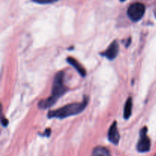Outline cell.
<instances>
[{
	"instance_id": "3957f363",
	"label": "cell",
	"mask_w": 156,
	"mask_h": 156,
	"mask_svg": "<svg viewBox=\"0 0 156 156\" xmlns=\"http://www.w3.org/2000/svg\"><path fill=\"white\" fill-rule=\"evenodd\" d=\"M146 7L143 3L136 2L131 5L127 10V15L133 21H138L143 18Z\"/></svg>"
},
{
	"instance_id": "6da1fadb",
	"label": "cell",
	"mask_w": 156,
	"mask_h": 156,
	"mask_svg": "<svg viewBox=\"0 0 156 156\" xmlns=\"http://www.w3.org/2000/svg\"><path fill=\"white\" fill-rule=\"evenodd\" d=\"M68 91V88L64 84V72L59 71L53 80L52 93L50 97L40 101L38 107L41 110H46L53 106L56 101Z\"/></svg>"
},
{
	"instance_id": "277c9868",
	"label": "cell",
	"mask_w": 156,
	"mask_h": 156,
	"mask_svg": "<svg viewBox=\"0 0 156 156\" xmlns=\"http://www.w3.org/2000/svg\"><path fill=\"white\" fill-rule=\"evenodd\" d=\"M140 137L137 143V150L140 152H147L150 150L151 141L147 136V127H144L141 129L140 134Z\"/></svg>"
},
{
	"instance_id": "ba28073f",
	"label": "cell",
	"mask_w": 156,
	"mask_h": 156,
	"mask_svg": "<svg viewBox=\"0 0 156 156\" xmlns=\"http://www.w3.org/2000/svg\"><path fill=\"white\" fill-rule=\"evenodd\" d=\"M91 156H111L109 150L103 146H98L94 148Z\"/></svg>"
},
{
	"instance_id": "8fae6325",
	"label": "cell",
	"mask_w": 156,
	"mask_h": 156,
	"mask_svg": "<svg viewBox=\"0 0 156 156\" xmlns=\"http://www.w3.org/2000/svg\"><path fill=\"white\" fill-rule=\"evenodd\" d=\"M8 119H6L5 118H4V116H2V124L3 126H7L8 125Z\"/></svg>"
},
{
	"instance_id": "7a4b0ae2",
	"label": "cell",
	"mask_w": 156,
	"mask_h": 156,
	"mask_svg": "<svg viewBox=\"0 0 156 156\" xmlns=\"http://www.w3.org/2000/svg\"><path fill=\"white\" fill-rule=\"evenodd\" d=\"M88 102V98L85 97L82 102L76 103H70L56 110H52L48 113V118H58V119H64L71 116H75L82 113Z\"/></svg>"
},
{
	"instance_id": "8992f818",
	"label": "cell",
	"mask_w": 156,
	"mask_h": 156,
	"mask_svg": "<svg viewBox=\"0 0 156 156\" xmlns=\"http://www.w3.org/2000/svg\"><path fill=\"white\" fill-rule=\"evenodd\" d=\"M120 133L117 128V122H114L108 131V139L114 145H117L120 140Z\"/></svg>"
},
{
	"instance_id": "4fadbf2b",
	"label": "cell",
	"mask_w": 156,
	"mask_h": 156,
	"mask_svg": "<svg viewBox=\"0 0 156 156\" xmlns=\"http://www.w3.org/2000/svg\"><path fill=\"white\" fill-rule=\"evenodd\" d=\"M155 156H156V154H155Z\"/></svg>"
},
{
	"instance_id": "5b68a950",
	"label": "cell",
	"mask_w": 156,
	"mask_h": 156,
	"mask_svg": "<svg viewBox=\"0 0 156 156\" xmlns=\"http://www.w3.org/2000/svg\"><path fill=\"white\" fill-rule=\"evenodd\" d=\"M118 52L119 44L117 41L115 40V41H114L111 44H110L109 47H108V49H107L106 50L102 52L101 55L108 58V60H114V58H116V57L117 56Z\"/></svg>"
},
{
	"instance_id": "52a82bcc",
	"label": "cell",
	"mask_w": 156,
	"mask_h": 156,
	"mask_svg": "<svg viewBox=\"0 0 156 156\" xmlns=\"http://www.w3.org/2000/svg\"><path fill=\"white\" fill-rule=\"evenodd\" d=\"M66 60L69 62V64H71V65L77 70L78 73H79L81 76H85V75H86V70H85V69L84 68V67H82L75 58H72V57H69V58H67Z\"/></svg>"
},
{
	"instance_id": "7c38bea8",
	"label": "cell",
	"mask_w": 156,
	"mask_h": 156,
	"mask_svg": "<svg viewBox=\"0 0 156 156\" xmlns=\"http://www.w3.org/2000/svg\"><path fill=\"white\" fill-rule=\"evenodd\" d=\"M120 1H121V2H124L125 0H120Z\"/></svg>"
},
{
	"instance_id": "30bf717a",
	"label": "cell",
	"mask_w": 156,
	"mask_h": 156,
	"mask_svg": "<svg viewBox=\"0 0 156 156\" xmlns=\"http://www.w3.org/2000/svg\"><path fill=\"white\" fill-rule=\"evenodd\" d=\"M33 1L39 4H50V3L56 2L58 0H33Z\"/></svg>"
},
{
	"instance_id": "9c48e42d",
	"label": "cell",
	"mask_w": 156,
	"mask_h": 156,
	"mask_svg": "<svg viewBox=\"0 0 156 156\" xmlns=\"http://www.w3.org/2000/svg\"><path fill=\"white\" fill-rule=\"evenodd\" d=\"M132 107H133V100L132 98L129 97L128 98L127 100H126V104H125L124 106V111H123V116H124V119H128L131 116V113H132Z\"/></svg>"
}]
</instances>
